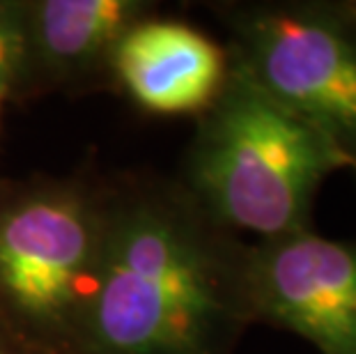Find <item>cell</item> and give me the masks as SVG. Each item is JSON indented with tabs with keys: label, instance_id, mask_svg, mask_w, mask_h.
I'll return each instance as SVG.
<instances>
[{
	"label": "cell",
	"instance_id": "cell-1",
	"mask_svg": "<svg viewBox=\"0 0 356 354\" xmlns=\"http://www.w3.org/2000/svg\"><path fill=\"white\" fill-rule=\"evenodd\" d=\"M248 248L179 182L106 193L99 274L74 354H234L253 325Z\"/></svg>",
	"mask_w": 356,
	"mask_h": 354
},
{
	"label": "cell",
	"instance_id": "cell-2",
	"mask_svg": "<svg viewBox=\"0 0 356 354\" xmlns=\"http://www.w3.org/2000/svg\"><path fill=\"white\" fill-rule=\"evenodd\" d=\"M354 166L276 102L228 54L218 95L198 113L177 182L221 228L274 239L310 230L324 179Z\"/></svg>",
	"mask_w": 356,
	"mask_h": 354
},
{
	"label": "cell",
	"instance_id": "cell-3",
	"mask_svg": "<svg viewBox=\"0 0 356 354\" xmlns=\"http://www.w3.org/2000/svg\"><path fill=\"white\" fill-rule=\"evenodd\" d=\"M106 235V193L49 182L0 200V325L42 354H74Z\"/></svg>",
	"mask_w": 356,
	"mask_h": 354
},
{
	"label": "cell",
	"instance_id": "cell-4",
	"mask_svg": "<svg viewBox=\"0 0 356 354\" xmlns=\"http://www.w3.org/2000/svg\"><path fill=\"white\" fill-rule=\"evenodd\" d=\"M214 12L228 30V54L356 170V30L333 0L221 3Z\"/></svg>",
	"mask_w": 356,
	"mask_h": 354
},
{
	"label": "cell",
	"instance_id": "cell-5",
	"mask_svg": "<svg viewBox=\"0 0 356 354\" xmlns=\"http://www.w3.org/2000/svg\"><path fill=\"white\" fill-rule=\"evenodd\" d=\"M253 325L301 336L320 354H356V242L313 230L248 248Z\"/></svg>",
	"mask_w": 356,
	"mask_h": 354
},
{
	"label": "cell",
	"instance_id": "cell-6",
	"mask_svg": "<svg viewBox=\"0 0 356 354\" xmlns=\"http://www.w3.org/2000/svg\"><path fill=\"white\" fill-rule=\"evenodd\" d=\"M111 70L145 111L200 113L223 86L228 49L184 21L147 17L120 40Z\"/></svg>",
	"mask_w": 356,
	"mask_h": 354
},
{
	"label": "cell",
	"instance_id": "cell-7",
	"mask_svg": "<svg viewBox=\"0 0 356 354\" xmlns=\"http://www.w3.org/2000/svg\"><path fill=\"white\" fill-rule=\"evenodd\" d=\"M143 0H19L35 83H72L111 67L113 51L138 21Z\"/></svg>",
	"mask_w": 356,
	"mask_h": 354
},
{
	"label": "cell",
	"instance_id": "cell-8",
	"mask_svg": "<svg viewBox=\"0 0 356 354\" xmlns=\"http://www.w3.org/2000/svg\"><path fill=\"white\" fill-rule=\"evenodd\" d=\"M33 86L28 42L19 3L0 0V99Z\"/></svg>",
	"mask_w": 356,
	"mask_h": 354
},
{
	"label": "cell",
	"instance_id": "cell-9",
	"mask_svg": "<svg viewBox=\"0 0 356 354\" xmlns=\"http://www.w3.org/2000/svg\"><path fill=\"white\" fill-rule=\"evenodd\" d=\"M333 5L347 19V24L356 30V0H333Z\"/></svg>",
	"mask_w": 356,
	"mask_h": 354
},
{
	"label": "cell",
	"instance_id": "cell-10",
	"mask_svg": "<svg viewBox=\"0 0 356 354\" xmlns=\"http://www.w3.org/2000/svg\"><path fill=\"white\" fill-rule=\"evenodd\" d=\"M0 354H19L17 352V343H7V341H3V338H0Z\"/></svg>",
	"mask_w": 356,
	"mask_h": 354
},
{
	"label": "cell",
	"instance_id": "cell-11",
	"mask_svg": "<svg viewBox=\"0 0 356 354\" xmlns=\"http://www.w3.org/2000/svg\"><path fill=\"white\" fill-rule=\"evenodd\" d=\"M0 104H3V99H0Z\"/></svg>",
	"mask_w": 356,
	"mask_h": 354
},
{
	"label": "cell",
	"instance_id": "cell-12",
	"mask_svg": "<svg viewBox=\"0 0 356 354\" xmlns=\"http://www.w3.org/2000/svg\"><path fill=\"white\" fill-rule=\"evenodd\" d=\"M354 172H356V170H354Z\"/></svg>",
	"mask_w": 356,
	"mask_h": 354
}]
</instances>
